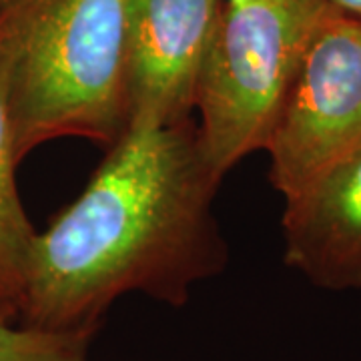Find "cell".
<instances>
[{"mask_svg":"<svg viewBox=\"0 0 361 361\" xmlns=\"http://www.w3.org/2000/svg\"><path fill=\"white\" fill-rule=\"evenodd\" d=\"M327 0L225 2L199 68L195 109L201 151L225 177L265 151Z\"/></svg>","mask_w":361,"mask_h":361,"instance_id":"obj_3","label":"cell"},{"mask_svg":"<svg viewBox=\"0 0 361 361\" xmlns=\"http://www.w3.org/2000/svg\"><path fill=\"white\" fill-rule=\"evenodd\" d=\"M357 149L361 20L331 6L303 52L265 147L271 159V185L287 199Z\"/></svg>","mask_w":361,"mask_h":361,"instance_id":"obj_4","label":"cell"},{"mask_svg":"<svg viewBox=\"0 0 361 361\" xmlns=\"http://www.w3.org/2000/svg\"><path fill=\"white\" fill-rule=\"evenodd\" d=\"M82 193L37 231L18 323L97 331L116 299L183 307L229 249L213 213L221 185L191 118L130 121Z\"/></svg>","mask_w":361,"mask_h":361,"instance_id":"obj_1","label":"cell"},{"mask_svg":"<svg viewBox=\"0 0 361 361\" xmlns=\"http://www.w3.org/2000/svg\"><path fill=\"white\" fill-rule=\"evenodd\" d=\"M283 261L329 291L361 289V149L285 199Z\"/></svg>","mask_w":361,"mask_h":361,"instance_id":"obj_6","label":"cell"},{"mask_svg":"<svg viewBox=\"0 0 361 361\" xmlns=\"http://www.w3.org/2000/svg\"><path fill=\"white\" fill-rule=\"evenodd\" d=\"M13 2L14 0H0V18H2V14L6 13V11L13 6Z\"/></svg>","mask_w":361,"mask_h":361,"instance_id":"obj_10","label":"cell"},{"mask_svg":"<svg viewBox=\"0 0 361 361\" xmlns=\"http://www.w3.org/2000/svg\"><path fill=\"white\" fill-rule=\"evenodd\" d=\"M223 4L127 0L129 123L169 125L191 118L199 68Z\"/></svg>","mask_w":361,"mask_h":361,"instance_id":"obj_5","label":"cell"},{"mask_svg":"<svg viewBox=\"0 0 361 361\" xmlns=\"http://www.w3.org/2000/svg\"><path fill=\"white\" fill-rule=\"evenodd\" d=\"M97 331H47L0 322V361H89Z\"/></svg>","mask_w":361,"mask_h":361,"instance_id":"obj_8","label":"cell"},{"mask_svg":"<svg viewBox=\"0 0 361 361\" xmlns=\"http://www.w3.org/2000/svg\"><path fill=\"white\" fill-rule=\"evenodd\" d=\"M18 163L8 90V52L0 32V322L4 323L20 319L28 261L37 237L16 189Z\"/></svg>","mask_w":361,"mask_h":361,"instance_id":"obj_7","label":"cell"},{"mask_svg":"<svg viewBox=\"0 0 361 361\" xmlns=\"http://www.w3.org/2000/svg\"><path fill=\"white\" fill-rule=\"evenodd\" d=\"M225 2H241V0H225Z\"/></svg>","mask_w":361,"mask_h":361,"instance_id":"obj_11","label":"cell"},{"mask_svg":"<svg viewBox=\"0 0 361 361\" xmlns=\"http://www.w3.org/2000/svg\"><path fill=\"white\" fill-rule=\"evenodd\" d=\"M329 6H334L339 13L360 18L361 20V0H327Z\"/></svg>","mask_w":361,"mask_h":361,"instance_id":"obj_9","label":"cell"},{"mask_svg":"<svg viewBox=\"0 0 361 361\" xmlns=\"http://www.w3.org/2000/svg\"><path fill=\"white\" fill-rule=\"evenodd\" d=\"M14 145H113L129 123L127 0H14L0 18Z\"/></svg>","mask_w":361,"mask_h":361,"instance_id":"obj_2","label":"cell"}]
</instances>
